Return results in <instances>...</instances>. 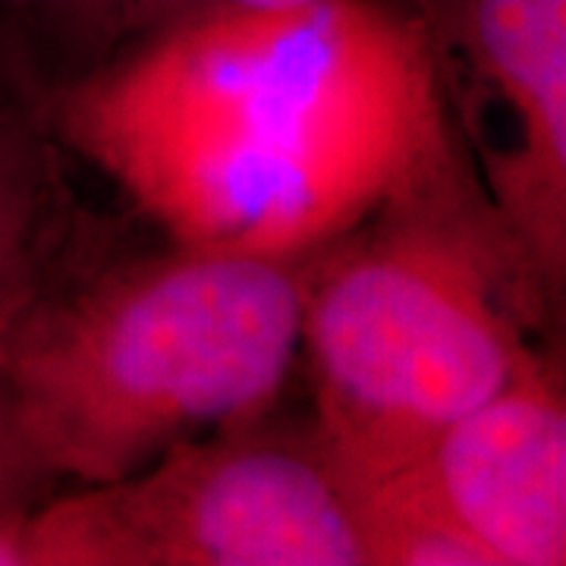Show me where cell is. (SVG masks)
I'll return each instance as SVG.
<instances>
[{
	"instance_id": "cell-1",
	"label": "cell",
	"mask_w": 566,
	"mask_h": 566,
	"mask_svg": "<svg viewBox=\"0 0 566 566\" xmlns=\"http://www.w3.org/2000/svg\"><path fill=\"white\" fill-rule=\"evenodd\" d=\"M82 133L182 243L262 259L340 233L444 155L424 35L368 0L186 29L104 82Z\"/></svg>"
},
{
	"instance_id": "cell-2",
	"label": "cell",
	"mask_w": 566,
	"mask_h": 566,
	"mask_svg": "<svg viewBox=\"0 0 566 566\" xmlns=\"http://www.w3.org/2000/svg\"><path fill=\"white\" fill-rule=\"evenodd\" d=\"M305 303L277 259L199 252L88 303L25 346L17 428L88 482L186 434L259 412L303 340Z\"/></svg>"
},
{
	"instance_id": "cell-3",
	"label": "cell",
	"mask_w": 566,
	"mask_h": 566,
	"mask_svg": "<svg viewBox=\"0 0 566 566\" xmlns=\"http://www.w3.org/2000/svg\"><path fill=\"white\" fill-rule=\"evenodd\" d=\"M327 463L346 491L419 463L523 368L485 264L438 233L344 262L305 305Z\"/></svg>"
},
{
	"instance_id": "cell-4",
	"label": "cell",
	"mask_w": 566,
	"mask_h": 566,
	"mask_svg": "<svg viewBox=\"0 0 566 566\" xmlns=\"http://www.w3.org/2000/svg\"><path fill=\"white\" fill-rule=\"evenodd\" d=\"M20 564L363 566L356 504L331 463L281 447L174 457L136 485L13 528Z\"/></svg>"
},
{
	"instance_id": "cell-5",
	"label": "cell",
	"mask_w": 566,
	"mask_h": 566,
	"mask_svg": "<svg viewBox=\"0 0 566 566\" xmlns=\"http://www.w3.org/2000/svg\"><path fill=\"white\" fill-rule=\"evenodd\" d=\"M419 469L491 566L566 560V409L547 378L523 368L447 424Z\"/></svg>"
},
{
	"instance_id": "cell-6",
	"label": "cell",
	"mask_w": 566,
	"mask_h": 566,
	"mask_svg": "<svg viewBox=\"0 0 566 566\" xmlns=\"http://www.w3.org/2000/svg\"><path fill=\"white\" fill-rule=\"evenodd\" d=\"M469 44L506 102L513 151L504 199L532 252L560 271L566 249V0H469Z\"/></svg>"
},
{
	"instance_id": "cell-7",
	"label": "cell",
	"mask_w": 566,
	"mask_h": 566,
	"mask_svg": "<svg viewBox=\"0 0 566 566\" xmlns=\"http://www.w3.org/2000/svg\"><path fill=\"white\" fill-rule=\"evenodd\" d=\"M10 240H13V199H10L7 177L0 174V268H3V262H7Z\"/></svg>"
},
{
	"instance_id": "cell-8",
	"label": "cell",
	"mask_w": 566,
	"mask_h": 566,
	"mask_svg": "<svg viewBox=\"0 0 566 566\" xmlns=\"http://www.w3.org/2000/svg\"><path fill=\"white\" fill-rule=\"evenodd\" d=\"M243 10H281V7H300V3H312V0H233Z\"/></svg>"
}]
</instances>
